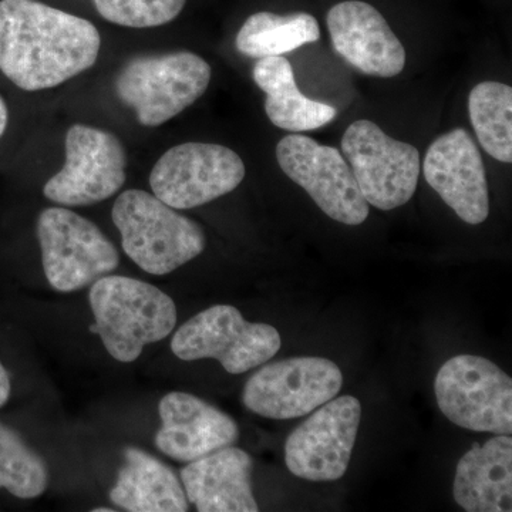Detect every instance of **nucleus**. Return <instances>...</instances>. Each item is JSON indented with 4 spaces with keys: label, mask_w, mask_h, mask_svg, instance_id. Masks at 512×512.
Listing matches in <instances>:
<instances>
[{
    "label": "nucleus",
    "mask_w": 512,
    "mask_h": 512,
    "mask_svg": "<svg viewBox=\"0 0 512 512\" xmlns=\"http://www.w3.org/2000/svg\"><path fill=\"white\" fill-rule=\"evenodd\" d=\"M100 47L89 20L37 0H0V72L19 89L66 83L96 64Z\"/></svg>",
    "instance_id": "1"
},
{
    "label": "nucleus",
    "mask_w": 512,
    "mask_h": 512,
    "mask_svg": "<svg viewBox=\"0 0 512 512\" xmlns=\"http://www.w3.org/2000/svg\"><path fill=\"white\" fill-rule=\"evenodd\" d=\"M89 302L94 316L90 332L100 336L117 362H136L147 345L161 342L177 325L173 299L157 286L128 276L97 279Z\"/></svg>",
    "instance_id": "2"
},
{
    "label": "nucleus",
    "mask_w": 512,
    "mask_h": 512,
    "mask_svg": "<svg viewBox=\"0 0 512 512\" xmlns=\"http://www.w3.org/2000/svg\"><path fill=\"white\" fill-rule=\"evenodd\" d=\"M111 218L128 258L150 275L177 271L207 245L200 224L147 191H124L114 202Z\"/></svg>",
    "instance_id": "3"
},
{
    "label": "nucleus",
    "mask_w": 512,
    "mask_h": 512,
    "mask_svg": "<svg viewBox=\"0 0 512 512\" xmlns=\"http://www.w3.org/2000/svg\"><path fill=\"white\" fill-rule=\"evenodd\" d=\"M211 76L210 64L195 53L137 56L121 67L114 90L138 123L158 127L200 99Z\"/></svg>",
    "instance_id": "4"
},
{
    "label": "nucleus",
    "mask_w": 512,
    "mask_h": 512,
    "mask_svg": "<svg viewBox=\"0 0 512 512\" xmlns=\"http://www.w3.org/2000/svg\"><path fill=\"white\" fill-rule=\"evenodd\" d=\"M281 346V335L274 326L248 322L231 305H215L197 313L171 339V350L178 359H215L231 375L264 365Z\"/></svg>",
    "instance_id": "5"
},
{
    "label": "nucleus",
    "mask_w": 512,
    "mask_h": 512,
    "mask_svg": "<svg viewBox=\"0 0 512 512\" xmlns=\"http://www.w3.org/2000/svg\"><path fill=\"white\" fill-rule=\"evenodd\" d=\"M37 239L47 282L57 292L80 291L116 271L120 255L100 228L67 208H46Z\"/></svg>",
    "instance_id": "6"
},
{
    "label": "nucleus",
    "mask_w": 512,
    "mask_h": 512,
    "mask_svg": "<svg viewBox=\"0 0 512 512\" xmlns=\"http://www.w3.org/2000/svg\"><path fill=\"white\" fill-rule=\"evenodd\" d=\"M441 413L461 429L478 433H512V380L485 357H451L434 382Z\"/></svg>",
    "instance_id": "7"
},
{
    "label": "nucleus",
    "mask_w": 512,
    "mask_h": 512,
    "mask_svg": "<svg viewBox=\"0 0 512 512\" xmlns=\"http://www.w3.org/2000/svg\"><path fill=\"white\" fill-rule=\"evenodd\" d=\"M342 151L367 204L392 211L412 200L421 168L412 144L387 136L373 121L357 120L343 134Z\"/></svg>",
    "instance_id": "8"
},
{
    "label": "nucleus",
    "mask_w": 512,
    "mask_h": 512,
    "mask_svg": "<svg viewBox=\"0 0 512 512\" xmlns=\"http://www.w3.org/2000/svg\"><path fill=\"white\" fill-rule=\"evenodd\" d=\"M342 386V370L332 360L292 357L269 363L249 377L242 403L265 419H298L338 396Z\"/></svg>",
    "instance_id": "9"
},
{
    "label": "nucleus",
    "mask_w": 512,
    "mask_h": 512,
    "mask_svg": "<svg viewBox=\"0 0 512 512\" xmlns=\"http://www.w3.org/2000/svg\"><path fill=\"white\" fill-rule=\"evenodd\" d=\"M127 154L120 138L100 128L74 124L66 134V163L43 194L62 207L109 200L126 183Z\"/></svg>",
    "instance_id": "10"
},
{
    "label": "nucleus",
    "mask_w": 512,
    "mask_h": 512,
    "mask_svg": "<svg viewBox=\"0 0 512 512\" xmlns=\"http://www.w3.org/2000/svg\"><path fill=\"white\" fill-rule=\"evenodd\" d=\"M244 178V161L231 148L184 143L157 161L150 185L153 194L174 210H191L234 191Z\"/></svg>",
    "instance_id": "11"
},
{
    "label": "nucleus",
    "mask_w": 512,
    "mask_h": 512,
    "mask_svg": "<svg viewBox=\"0 0 512 512\" xmlns=\"http://www.w3.org/2000/svg\"><path fill=\"white\" fill-rule=\"evenodd\" d=\"M276 158L282 171L308 192L332 220L360 225L369 217V204L360 192L348 161L336 148L291 134L279 141Z\"/></svg>",
    "instance_id": "12"
},
{
    "label": "nucleus",
    "mask_w": 512,
    "mask_h": 512,
    "mask_svg": "<svg viewBox=\"0 0 512 512\" xmlns=\"http://www.w3.org/2000/svg\"><path fill=\"white\" fill-rule=\"evenodd\" d=\"M362 419V404L353 396L333 397L289 434L285 463L302 480L336 481L345 476Z\"/></svg>",
    "instance_id": "13"
},
{
    "label": "nucleus",
    "mask_w": 512,
    "mask_h": 512,
    "mask_svg": "<svg viewBox=\"0 0 512 512\" xmlns=\"http://www.w3.org/2000/svg\"><path fill=\"white\" fill-rule=\"evenodd\" d=\"M424 178L441 200L467 224H483L490 214L483 157L464 128L433 141L423 163Z\"/></svg>",
    "instance_id": "14"
},
{
    "label": "nucleus",
    "mask_w": 512,
    "mask_h": 512,
    "mask_svg": "<svg viewBox=\"0 0 512 512\" xmlns=\"http://www.w3.org/2000/svg\"><path fill=\"white\" fill-rule=\"evenodd\" d=\"M335 52L369 76L390 79L406 66V50L382 13L362 0H346L328 12Z\"/></svg>",
    "instance_id": "15"
},
{
    "label": "nucleus",
    "mask_w": 512,
    "mask_h": 512,
    "mask_svg": "<svg viewBox=\"0 0 512 512\" xmlns=\"http://www.w3.org/2000/svg\"><path fill=\"white\" fill-rule=\"evenodd\" d=\"M158 414L161 427L156 434V446L180 463H191L238 441L235 420L194 394H165L158 404Z\"/></svg>",
    "instance_id": "16"
},
{
    "label": "nucleus",
    "mask_w": 512,
    "mask_h": 512,
    "mask_svg": "<svg viewBox=\"0 0 512 512\" xmlns=\"http://www.w3.org/2000/svg\"><path fill=\"white\" fill-rule=\"evenodd\" d=\"M254 460L234 446L187 463L181 470L188 503L200 512L259 511L252 491Z\"/></svg>",
    "instance_id": "17"
},
{
    "label": "nucleus",
    "mask_w": 512,
    "mask_h": 512,
    "mask_svg": "<svg viewBox=\"0 0 512 512\" xmlns=\"http://www.w3.org/2000/svg\"><path fill=\"white\" fill-rule=\"evenodd\" d=\"M453 495L468 512L512 510V440L493 437L474 444L458 461Z\"/></svg>",
    "instance_id": "18"
},
{
    "label": "nucleus",
    "mask_w": 512,
    "mask_h": 512,
    "mask_svg": "<svg viewBox=\"0 0 512 512\" xmlns=\"http://www.w3.org/2000/svg\"><path fill=\"white\" fill-rule=\"evenodd\" d=\"M124 466L110 501L130 512H185L190 510L183 483L163 461L141 448L124 450Z\"/></svg>",
    "instance_id": "19"
},
{
    "label": "nucleus",
    "mask_w": 512,
    "mask_h": 512,
    "mask_svg": "<svg viewBox=\"0 0 512 512\" xmlns=\"http://www.w3.org/2000/svg\"><path fill=\"white\" fill-rule=\"evenodd\" d=\"M256 86L266 94L265 111L271 123L291 133L318 130L336 117L329 104L299 92L291 63L282 56L259 59L252 72Z\"/></svg>",
    "instance_id": "20"
},
{
    "label": "nucleus",
    "mask_w": 512,
    "mask_h": 512,
    "mask_svg": "<svg viewBox=\"0 0 512 512\" xmlns=\"http://www.w3.org/2000/svg\"><path fill=\"white\" fill-rule=\"evenodd\" d=\"M319 39L318 20L309 13L281 16L259 12L245 20L235 43L242 55L259 60L291 53Z\"/></svg>",
    "instance_id": "21"
},
{
    "label": "nucleus",
    "mask_w": 512,
    "mask_h": 512,
    "mask_svg": "<svg viewBox=\"0 0 512 512\" xmlns=\"http://www.w3.org/2000/svg\"><path fill=\"white\" fill-rule=\"evenodd\" d=\"M470 120L488 156L512 161V89L504 83L483 82L468 97Z\"/></svg>",
    "instance_id": "22"
},
{
    "label": "nucleus",
    "mask_w": 512,
    "mask_h": 512,
    "mask_svg": "<svg viewBox=\"0 0 512 512\" xmlns=\"http://www.w3.org/2000/svg\"><path fill=\"white\" fill-rule=\"evenodd\" d=\"M49 485L43 458L16 431L0 423V488L22 500H35Z\"/></svg>",
    "instance_id": "23"
},
{
    "label": "nucleus",
    "mask_w": 512,
    "mask_h": 512,
    "mask_svg": "<svg viewBox=\"0 0 512 512\" xmlns=\"http://www.w3.org/2000/svg\"><path fill=\"white\" fill-rule=\"evenodd\" d=\"M101 18L124 28H157L173 22L187 0H93Z\"/></svg>",
    "instance_id": "24"
},
{
    "label": "nucleus",
    "mask_w": 512,
    "mask_h": 512,
    "mask_svg": "<svg viewBox=\"0 0 512 512\" xmlns=\"http://www.w3.org/2000/svg\"><path fill=\"white\" fill-rule=\"evenodd\" d=\"M10 393H12V382L6 367L0 362V409L9 402Z\"/></svg>",
    "instance_id": "25"
},
{
    "label": "nucleus",
    "mask_w": 512,
    "mask_h": 512,
    "mask_svg": "<svg viewBox=\"0 0 512 512\" xmlns=\"http://www.w3.org/2000/svg\"><path fill=\"white\" fill-rule=\"evenodd\" d=\"M9 111L6 106L5 100L0 97V137L5 134L6 127H8Z\"/></svg>",
    "instance_id": "26"
},
{
    "label": "nucleus",
    "mask_w": 512,
    "mask_h": 512,
    "mask_svg": "<svg viewBox=\"0 0 512 512\" xmlns=\"http://www.w3.org/2000/svg\"><path fill=\"white\" fill-rule=\"evenodd\" d=\"M111 508H94L93 512H113Z\"/></svg>",
    "instance_id": "27"
}]
</instances>
